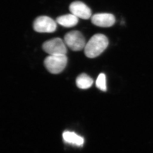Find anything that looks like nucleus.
Masks as SVG:
<instances>
[{"label":"nucleus","instance_id":"4","mask_svg":"<svg viewBox=\"0 0 153 153\" xmlns=\"http://www.w3.org/2000/svg\"><path fill=\"white\" fill-rule=\"evenodd\" d=\"M64 41L60 38H54L44 43L43 50L50 55H66L67 49Z\"/></svg>","mask_w":153,"mask_h":153},{"label":"nucleus","instance_id":"6","mask_svg":"<svg viewBox=\"0 0 153 153\" xmlns=\"http://www.w3.org/2000/svg\"><path fill=\"white\" fill-rule=\"evenodd\" d=\"M69 10L71 13L78 18L88 20L92 16L90 8L81 1H75L71 3Z\"/></svg>","mask_w":153,"mask_h":153},{"label":"nucleus","instance_id":"11","mask_svg":"<svg viewBox=\"0 0 153 153\" xmlns=\"http://www.w3.org/2000/svg\"><path fill=\"white\" fill-rule=\"evenodd\" d=\"M96 87L102 91L105 92L107 91L106 86V78L105 75L104 73L100 74L97 78L96 82Z\"/></svg>","mask_w":153,"mask_h":153},{"label":"nucleus","instance_id":"9","mask_svg":"<svg viewBox=\"0 0 153 153\" xmlns=\"http://www.w3.org/2000/svg\"><path fill=\"white\" fill-rule=\"evenodd\" d=\"M76 84L78 88L81 89H87L92 86L93 80L87 74H81L76 80Z\"/></svg>","mask_w":153,"mask_h":153},{"label":"nucleus","instance_id":"7","mask_svg":"<svg viewBox=\"0 0 153 153\" xmlns=\"http://www.w3.org/2000/svg\"><path fill=\"white\" fill-rule=\"evenodd\" d=\"M93 25L102 28H109L116 22L114 16L109 13H99L93 15L91 17Z\"/></svg>","mask_w":153,"mask_h":153},{"label":"nucleus","instance_id":"2","mask_svg":"<svg viewBox=\"0 0 153 153\" xmlns=\"http://www.w3.org/2000/svg\"><path fill=\"white\" fill-rule=\"evenodd\" d=\"M68 63L66 55H49L45 58L44 66L50 73L58 74L62 72Z\"/></svg>","mask_w":153,"mask_h":153},{"label":"nucleus","instance_id":"8","mask_svg":"<svg viewBox=\"0 0 153 153\" xmlns=\"http://www.w3.org/2000/svg\"><path fill=\"white\" fill-rule=\"evenodd\" d=\"M58 24L65 28H71L78 23V18L72 14L58 16L56 19Z\"/></svg>","mask_w":153,"mask_h":153},{"label":"nucleus","instance_id":"3","mask_svg":"<svg viewBox=\"0 0 153 153\" xmlns=\"http://www.w3.org/2000/svg\"><path fill=\"white\" fill-rule=\"evenodd\" d=\"M64 42L71 50L74 51L84 49L86 44L84 36L77 31H71L66 33L64 37Z\"/></svg>","mask_w":153,"mask_h":153},{"label":"nucleus","instance_id":"10","mask_svg":"<svg viewBox=\"0 0 153 153\" xmlns=\"http://www.w3.org/2000/svg\"><path fill=\"white\" fill-rule=\"evenodd\" d=\"M64 140L69 142L75 144L80 145L84 143V139L80 136H78L76 134L71 132H65L62 135Z\"/></svg>","mask_w":153,"mask_h":153},{"label":"nucleus","instance_id":"5","mask_svg":"<svg viewBox=\"0 0 153 153\" xmlns=\"http://www.w3.org/2000/svg\"><path fill=\"white\" fill-rule=\"evenodd\" d=\"M33 29L40 33H52L56 31V22L48 16H40L33 22Z\"/></svg>","mask_w":153,"mask_h":153},{"label":"nucleus","instance_id":"1","mask_svg":"<svg viewBox=\"0 0 153 153\" xmlns=\"http://www.w3.org/2000/svg\"><path fill=\"white\" fill-rule=\"evenodd\" d=\"M108 38L105 35L98 33L94 35L88 41L84 48V53L87 57H97L104 52L108 46Z\"/></svg>","mask_w":153,"mask_h":153}]
</instances>
